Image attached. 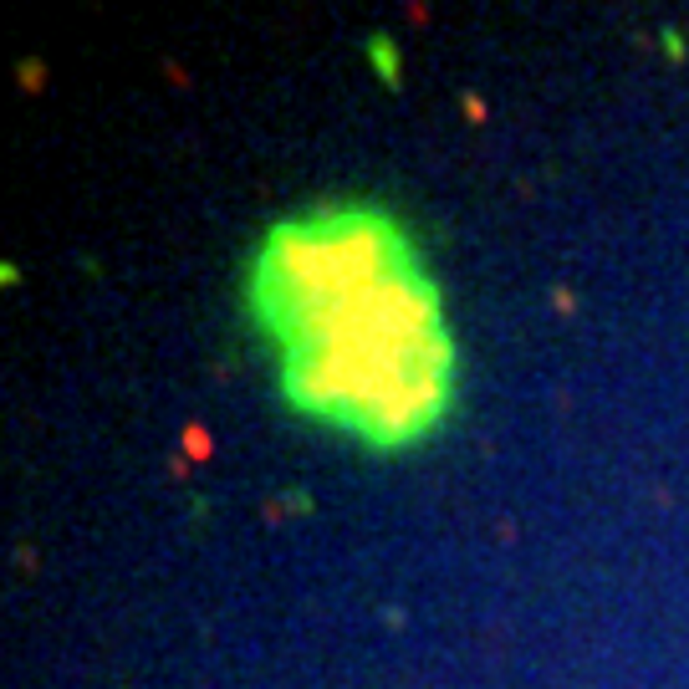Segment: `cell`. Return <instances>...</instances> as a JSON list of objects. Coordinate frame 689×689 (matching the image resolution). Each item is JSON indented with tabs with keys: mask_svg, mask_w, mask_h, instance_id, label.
<instances>
[{
	"mask_svg": "<svg viewBox=\"0 0 689 689\" xmlns=\"http://www.w3.org/2000/svg\"><path fill=\"white\" fill-rule=\"evenodd\" d=\"M362 51H368V62H373L378 82H383L389 93H398V87H404V62H398V41H393L389 31H373L368 41H362Z\"/></svg>",
	"mask_w": 689,
	"mask_h": 689,
	"instance_id": "cell-2",
	"label": "cell"
},
{
	"mask_svg": "<svg viewBox=\"0 0 689 689\" xmlns=\"http://www.w3.org/2000/svg\"><path fill=\"white\" fill-rule=\"evenodd\" d=\"M251 297L286 343L291 408L347 424L373 450H404L450 408L454 343L439 327V291L393 219H286Z\"/></svg>",
	"mask_w": 689,
	"mask_h": 689,
	"instance_id": "cell-1",
	"label": "cell"
},
{
	"mask_svg": "<svg viewBox=\"0 0 689 689\" xmlns=\"http://www.w3.org/2000/svg\"><path fill=\"white\" fill-rule=\"evenodd\" d=\"M460 108H465V118H470V123H486V97L465 93V97H460Z\"/></svg>",
	"mask_w": 689,
	"mask_h": 689,
	"instance_id": "cell-6",
	"label": "cell"
},
{
	"mask_svg": "<svg viewBox=\"0 0 689 689\" xmlns=\"http://www.w3.org/2000/svg\"><path fill=\"white\" fill-rule=\"evenodd\" d=\"M16 82L26 87V93H41V87H47V67L36 62V57H26V62L16 67Z\"/></svg>",
	"mask_w": 689,
	"mask_h": 689,
	"instance_id": "cell-4",
	"label": "cell"
},
{
	"mask_svg": "<svg viewBox=\"0 0 689 689\" xmlns=\"http://www.w3.org/2000/svg\"><path fill=\"white\" fill-rule=\"evenodd\" d=\"M551 301H557V312H577V297H572V291H567V286H551Z\"/></svg>",
	"mask_w": 689,
	"mask_h": 689,
	"instance_id": "cell-7",
	"label": "cell"
},
{
	"mask_svg": "<svg viewBox=\"0 0 689 689\" xmlns=\"http://www.w3.org/2000/svg\"><path fill=\"white\" fill-rule=\"evenodd\" d=\"M658 47H664V57H669L674 67L689 62V36L679 31V26H664V31H658Z\"/></svg>",
	"mask_w": 689,
	"mask_h": 689,
	"instance_id": "cell-3",
	"label": "cell"
},
{
	"mask_svg": "<svg viewBox=\"0 0 689 689\" xmlns=\"http://www.w3.org/2000/svg\"><path fill=\"white\" fill-rule=\"evenodd\" d=\"M271 506H276V511L291 506V516H307V511H312V496H307V490H286L282 501H271Z\"/></svg>",
	"mask_w": 689,
	"mask_h": 689,
	"instance_id": "cell-5",
	"label": "cell"
}]
</instances>
